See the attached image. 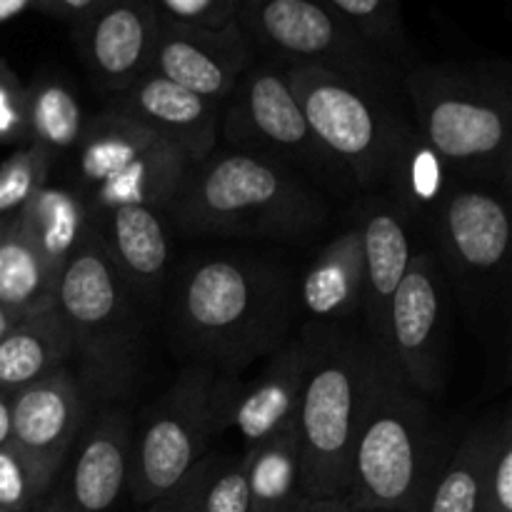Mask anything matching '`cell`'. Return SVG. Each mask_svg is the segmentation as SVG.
I'll return each instance as SVG.
<instances>
[{"label": "cell", "mask_w": 512, "mask_h": 512, "mask_svg": "<svg viewBox=\"0 0 512 512\" xmlns=\"http://www.w3.org/2000/svg\"><path fill=\"white\" fill-rule=\"evenodd\" d=\"M43 490L35 483L23 455L5 443L0 448V512H30Z\"/></svg>", "instance_id": "34"}, {"label": "cell", "mask_w": 512, "mask_h": 512, "mask_svg": "<svg viewBox=\"0 0 512 512\" xmlns=\"http://www.w3.org/2000/svg\"><path fill=\"white\" fill-rule=\"evenodd\" d=\"M108 105L145 125L188 165L215 153L220 138V105L180 88L153 70L110 95Z\"/></svg>", "instance_id": "19"}, {"label": "cell", "mask_w": 512, "mask_h": 512, "mask_svg": "<svg viewBox=\"0 0 512 512\" xmlns=\"http://www.w3.org/2000/svg\"><path fill=\"white\" fill-rule=\"evenodd\" d=\"M200 512H250L248 463L245 458H208Z\"/></svg>", "instance_id": "31"}, {"label": "cell", "mask_w": 512, "mask_h": 512, "mask_svg": "<svg viewBox=\"0 0 512 512\" xmlns=\"http://www.w3.org/2000/svg\"><path fill=\"white\" fill-rule=\"evenodd\" d=\"M323 328H305L298 338L275 350L263 373L250 385L235 383L225 430L235 428L245 453L268 443L298 420L305 378L320 348Z\"/></svg>", "instance_id": "18"}, {"label": "cell", "mask_w": 512, "mask_h": 512, "mask_svg": "<svg viewBox=\"0 0 512 512\" xmlns=\"http://www.w3.org/2000/svg\"><path fill=\"white\" fill-rule=\"evenodd\" d=\"M233 390V378L193 365L148 410L130 438L128 493L138 508L158 503L193 473L210 440L225 430Z\"/></svg>", "instance_id": "7"}, {"label": "cell", "mask_w": 512, "mask_h": 512, "mask_svg": "<svg viewBox=\"0 0 512 512\" xmlns=\"http://www.w3.org/2000/svg\"><path fill=\"white\" fill-rule=\"evenodd\" d=\"M100 240L130 293L153 295L160 288L170 263L160 210L150 205H115L105 210V235Z\"/></svg>", "instance_id": "21"}, {"label": "cell", "mask_w": 512, "mask_h": 512, "mask_svg": "<svg viewBox=\"0 0 512 512\" xmlns=\"http://www.w3.org/2000/svg\"><path fill=\"white\" fill-rule=\"evenodd\" d=\"M208 473V455L195 465L193 473L158 503L148 505L145 512H200V498H203V483Z\"/></svg>", "instance_id": "36"}, {"label": "cell", "mask_w": 512, "mask_h": 512, "mask_svg": "<svg viewBox=\"0 0 512 512\" xmlns=\"http://www.w3.org/2000/svg\"><path fill=\"white\" fill-rule=\"evenodd\" d=\"M75 150L80 198L100 210L115 205L168 210L190 168L158 135L110 105L85 123Z\"/></svg>", "instance_id": "8"}, {"label": "cell", "mask_w": 512, "mask_h": 512, "mask_svg": "<svg viewBox=\"0 0 512 512\" xmlns=\"http://www.w3.org/2000/svg\"><path fill=\"white\" fill-rule=\"evenodd\" d=\"M58 275L30 243L18 218L0 223V305L15 318L45 313L55 305Z\"/></svg>", "instance_id": "25"}, {"label": "cell", "mask_w": 512, "mask_h": 512, "mask_svg": "<svg viewBox=\"0 0 512 512\" xmlns=\"http://www.w3.org/2000/svg\"><path fill=\"white\" fill-rule=\"evenodd\" d=\"M238 23L253 48L280 63H310L370 90L393 85L395 65L360 40L323 0H238Z\"/></svg>", "instance_id": "11"}, {"label": "cell", "mask_w": 512, "mask_h": 512, "mask_svg": "<svg viewBox=\"0 0 512 512\" xmlns=\"http://www.w3.org/2000/svg\"><path fill=\"white\" fill-rule=\"evenodd\" d=\"M493 430H475L445 460L423 512H480V488Z\"/></svg>", "instance_id": "28"}, {"label": "cell", "mask_w": 512, "mask_h": 512, "mask_svg": "<svg viewBox=\"0 0 512 512\" xmlns=\"http://www.w3.org/2000/svg\"><path fill=\"white\" fill-rule=\"evenodd\" d=\"M300 305L310 318L340 320L363 305V238L353 225L330 240L300 283Z\"/></svg>", "instance_id": "22"}, {"label": "cell", "mask_w": 512, "mask_h": 512, "mask_svg": "<svg viewBox=\"0 0 512 512\" xmlns=\"http://www.w3.org/2000/svg\"><path fill=\"white\" fill-rule=\"evenodd\" d=\"M253 53V43L240 23L205 30L160 20L150 70L220 105L255 60Z\"/></svg>", "instance_id": "17"}, {"label": "cell", "mask_w": 512, "mask_h": 512, "mask_svg": "<svg viewBox=\"0 0 512 512\" xmlns=\"http://www.w3.org/2000/svg\"><path fill=\"white\" fill-rule=\"evenodd\" d=\"M425 148L450 173L510 185L512 113L508 83L468 65H423L403 78Z\"/></svg>", "instance_id": "3"}, {"label": "cell", "mask_w": 512, "mask_h": 512, "mask_svg": "<svg viewBox=\"0 0 512 512\" xmlns=\"http://www.w3.org/2000/svg\"><path fill=\"white\" fill-rule=\"evenodd\" d=\"M388 368L390 363L370 335L345 338L323 328L295 420L300 495L305 500L345 503L355 438Z\"/></svg>", "instance_id": "2"}, {"label": "cell", "mask_w": 512, "mask_h": 512, "mask_svg": "<svg viewBox=\"0 0 512 512\" xmlns=\"http://www.w3.org/2000/svg\"><path fill=\"white\" fill-rule=\"evenodd\" d=\"M480 512H512V430L508 418L490 438L480 488Z\"/></svg>", "instance_id": "32"}, {"label": "cell", "mask_w": 512, "mask_h": 512, "mask_svg": "<svg viewBox=\"0 0 512 512\" xmlns=\"http://www.w3.org/2000/svg\"><path fill=\"white\" fill-rule=\"evenodd\" d=\"M248 463L250 512H283L300 495V450L295 425L243 453Z\"/></svg>", "instance_id": "27"}, {"label": "cell", "mask_w": 512, "mask_h": 512, "mask_svg": "<svg viewBox=\"0 0 512 512\" xmlns=\"http://www.w3.org/2000/svg\"><path fill=\"white\" fill-rule=\"evenodd\" d=\"M283 512H310V500L298 498L293 505H290V508H285Z\"/></svg>", "instance_id": "42"}, {"label": "cell", "mask_w": 512, "mask_h": 512, "mask_svg": "<svg viewBox=\"0 0 512 512\" xmlns=\"http://www.w3.org/2000/svg\"><path fill=\"white\" fill-rule=\"evenodd\" d=\"M20 318H15L13 313H10L8 308H3V305H0V340L5 338V335H8V330L13 328L15 323H18Z\"/></svg>", "instance_id": "41"}, {"label": "cell", "mask_w": 512, "mask_h": 512, "mask_svg": "<svg viewBox=\"0 0 512 512\" xmlns=\"http://www.w3.org/2000/svg\"><path fill=\"white\" fill-rule=\"evenodd\" d=\"M0 143L28 145L25 88L3 63H0Z\"/></svg>", "instance_id": "35"}, {"label": "cell", "mask_w": 512, "mask_h": 512, "mask_svg": "<svg viewBox=\"0 0 512 512\" xmlns=\"http://www.w3.org/2000/svg\"><path fill=\"white\" fill-rule=\"evenodd\" d=\"M50 163L53 158L30 143L0 163V223L20 218L30 198L48 185Z\"/></svg>", "instance_id": "30"}, {"label": "cell", "mask_w": 512, "mask_h": 512, "mask_svg": "<svg viewBox=\"0 0 512 512\" xmlns=\"http://www.w3.org/2000/svg\"><path fill=\"white\" fill-rule=\"evenodd\" d=\"M133 425L120 410H103L83 425L58 475L30 512H113L128 490Z\"/></svg>", "instance_id": "13"}, {"label": "cell", "mask_w": 512, "mask_h": 512, "mask_svg": "<svg viewBox=\"0 0 512 512\" xmlns=\"http://www.w3.org/2000/svg\"><path fill=\"white\" fill-rule=\"evenodd\" d=\"M445 285L433 255L413 253L388 308L385 360L423 398L443 388Z\"/></svg>", "instance_id": "12"}, {"label": "cell", "mask_w": 512, "mask_h": 512, "mask_svg": "<svg viewBox=\"0 0 512 512\" xmlns=\"http://www.w3.org/2000/svg\"><path fill=\"white\" fill-rule=\"evenodd\" d=\"M160 20L185 28L220 30L238 23V0H153Z\"/></svg>", "instance_id": "33"}, {"label": "cell", "mask_w": 512, "mask_h": 512, "mask_svg": "<svg viewBox=\"0 0 512 512\" xmlns=\"http://www.w3.org/2000/svg\"><path fill=\"white\" fill-rule=\"evenodd\" d=\"M18 223L55 273H60L80 245L93 235L88 203L80 193L58 185H43L25 205Z\"/></svg>", "instance_id": "24"}, {"label": "cell", "mask_w": 512, "mask_h": 512, "mask_svg": "<svg viewBox=\"0 0 512 512\" xmlns=\"http://www.w3.org/2000/svg\"><path fill=\"white\" fill-rule=\"evenodd\" d=\"M438 233L445 260L468 288H490L508 268L510 210L495 190L473 185L443 195Z\"/></svg>", "instance_id": "16"}, {"label": "cell", "mask_w": 512, "mask_h": 512, "mask_svg": "<svg viewBox=\"0 0 512 512\" xmlns=\"http://www.w3.org/2000/svg\"><path fill=\"white\" fill-rule=\"evenodd\" d=\"M360 40L385 55L398 58L405 50L398 0H323Z\"/></svg>", "instance_id": "29"}, {"label": "cell", "mask_w": 512, "mask_h": 512, "mask_svg": "<svg viewBox=\"0 0 512 512\" xmlns=\"http://www.w3.org/2000/svg\"><path fill=\"white\" fill-rule=\"evenodd\" d=\"M293 295L280 270L243 258L200 260L180 283L175 318L185 343L208 360L240 368L278 348Z\"/></svg>", "instance_id": "4"}, {"label": "cell", "mask_w": 512, "mask_h": 512, "mask_svg": "<svg viewBox=\"0 0 512 512\" xmlns=\"http://www.w3.org/2000/svg\"><path fill=\"white\" fill-rule=\"evenodd\" d=\"M85 425V390L70 368L13 393L10 445L23 455L38 488L48 490Z\"/></svg>", "instance_id": "14"}, {"label": "cell", "mask_w": 512, "mask_h": 512, "mask_svg": "<svg viewBox=\"0 0 512 512\" xmlns=\"http://www.w3.org/2000/svg\"><path fill=\"white\" fill-rule=\"evenodd\" d=\"M158 28L153 0H100L73 25V38L93 83L115 95L150 70Z\"/></svg>", "instance_id": "15"}, {"label": "cell", "mask_w": 512, "mask_h": 512, "mask_svg": "<svg viewBox=\"0 0 512 512\" xmlns=\"http://www.w3.org/2000/svg\"><path fill=\"white\" fill-rule=\"evenodd\" d=\"M363 238V305L370 340L385 353L388 340V308L400 280L413 260L408 220L393 205H375L360 220Z\"/></svg>", "instance_id": "20"}, {"label": "cell", "mask_w": 512, "mask_h": 512, "mask_svg": "<svg viewBox=\"0 0 512 512\" xmlns=\"http://www.w3.org/2000/svg\"><path fill=\"white\" fill-rule=\"evenodd\" d=\"M300 110L318 143L348 170L353 185L378 188L413 143L408 125L385 105V93L310 63H283Z\"/></svg>", "instance_id": "6"}, {"label": "cell", "mask_w": 512, "mask_h": 512, "mask_svg": "<svg viewBox=\"0 0 512 512\" xmlns=\"http://www.w3.org/2000/svg\"><path fill=\"white\" fill-rule=\"evenodd\" d=\"M28 5H33V0H0V20L20 13V10L28 8Z\"/></svg>", "instance_id": "40"}, {"label": "cell", "mask_w": 512, "mask_h": 512, "mask_svg": "<svg viewBox=\"0 0 512 512\" xmlns=\"http://www.w3.org/2000/svg\"><path fill=\"white\" fill-rule=\"evenodd\" d=\"M10 408H13V395L0 390V448L10 443Z\"/></svg>", "instance_id": "38"}, {"label": "cell", "mask_w": 512, "mask_h": 512, "mask_svg": "<svg viewBox=\"0 0 512 512\" xmlns=\"http://www.w3.org/2000/svg\"><path fill=\"white\" fill-rule=\"evenodd\" d=\"M168 210L188 233L273 240L305 238L328 215L295 170L238 150L190 165Z\"/></svg>", "instance_id": "1"}, {"label": "cell", "mask_w": 512, "mask_h": 512, "mask_svg": "<svg viewBox=\"0 0 512 512\" xmlns=\"http://www.w3.org/2000/svg\"><path fill=\"white\" fill-rule=\"evenodd\" d=\"M310 512H353L340 500H310Z\"/></svg>", "instance_id": "39"}, {"label": "cell", "mask_w": 512, "mask_h": 512, "mask_svg": "<svg viewBox=\"0 0 512 512\" xmlns=\"http://www.w3.org/2000/svg\"><path fill=\"white\" fill-rule=\"evenodd\" d=\"M443 465L428 403L388 368L355 438L345 505L353 512H423Z\"/></svg>", "instance_id": "5"}, {"label": "cell", "mask_w": 512, "mask_h": 512, "mask_svg": "<svg viewBox=\"0 0 512 512\" xmlns=\"http://www.w3.org/2000/svg\"><path fill=\"white\" fill-rule=\"evenodd\" d=\"M225 103L228 110L220 115V128L233 150L315 175L335 188L353 185L348 170L310 130L280 60L270 55L253 60Z\"/></svg>", "instance_id": "10"}, {"label": "cell", "mask_w": 512, "mask_h": 512, "mask_svg": "<svg viewBox=\"0 0 512 512\" xmlns=\"http://www.w3.org/2000/svg\"><path fill=\"white\" fill-rule=\"evenodd\" d=\"M100 0H33L35 8H40L43 13L53 15V18L65 20V23L75 25L83 15H88L90 10L98 5Z\"/></svg>", "instance_id": "37"}, {"label": "cell", "mask_w": 512, "mask_h": 512, "mask_svg": "<svg viewBox=\"0 0 512 512\" xmlns=\"http://www.w3.org/2000/svg\"><path fill=\"white\" fill-rule=\"evenodd\" d=\"M68 360H73V338L55 308L20 318L0 340V390L18 393L68 368Z\"/></svg>", "instance_id": "23"}, {"label": "cell", "mask_w": 512, "mask_h": 512, "mask_svg": "<svg viewBox=\"0 0 512 512\" xmlns=\"http://www.w3.org/2000/svg\"><path fill=\"white\" fill-rule=\"evenodd\" d=\"M130 290L98 233L63 265L55 285V313L73 338V360L98 388L115 390L130 368L133 315Z\"/></svg>", "instance_id": "9"}, {"label": "cell", "mask_w": 512, "mask_h": 512, "mask_svg": "<svg viewBox=\"0 0 512 512\" xmlns=\"http://www.w3.org/2000/svg\"><path fill=\"white\" fill-rule=\"evenodd\" d=\"M25 120L28 143L38 145L50 158L78 148L85 128L78 95L55 75H43L25 88Z\"/></svg>", "instance_id": "26"}]
</instances>
